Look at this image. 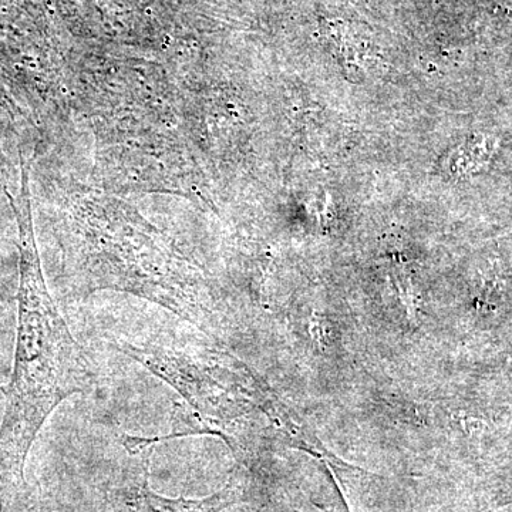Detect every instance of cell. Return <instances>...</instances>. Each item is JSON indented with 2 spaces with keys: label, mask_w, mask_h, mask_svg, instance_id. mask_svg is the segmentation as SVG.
Segmentation results:
<instances>
[{
  "label": "cell",
  "mask_w": 512,
  "mask_h": 512,
  "mask_svg": "<svg viewBox=\"0 0 512 512\" xmlns=\"http://www.w3.org/2000/svg\"><path fill=\"white\" fill-rule=\"evenodd\" d=\"M232 493L212 495L204 500H173L154 494L148 488L147 477L140 481L130 480V483L113 488L110 501L114 512H217L232 500Z\"/></svg>",
  "instance_id": "cell-2"
},
{
  "label": "cell",
  "mask_w": 512,
  "mask_h": 512,
  "mask_svg": "<svg viewBox=\"0 0 512 512\" xmlns=\"http://www.w3.org/2000/svg\"><path fill=\"white\" fill-rule=\"evenodd\" d=\"M92 384L89 359L43 281L30 220L20 215L18 326L0 421V483H22L30 447L50 414Z\"/></svg>",
  "instance_id": "cell-1"
}]
</instances>
